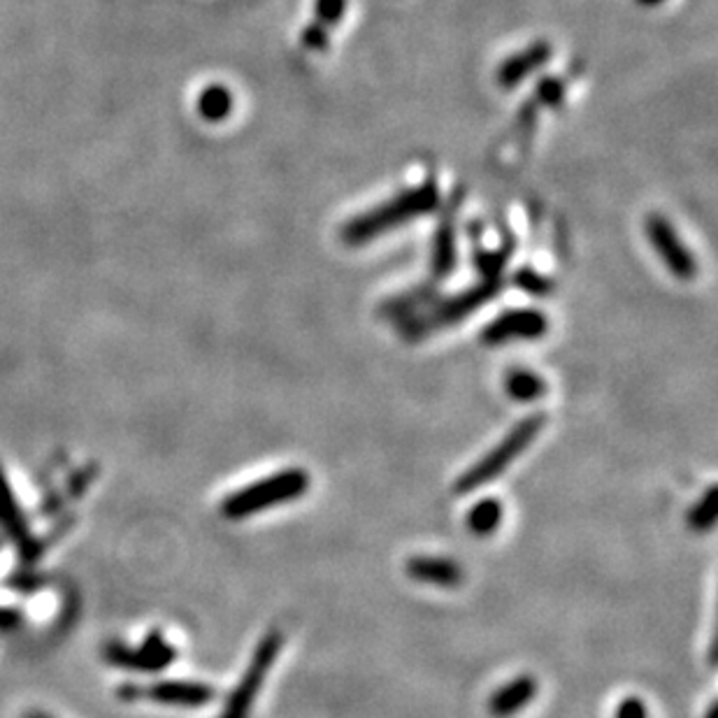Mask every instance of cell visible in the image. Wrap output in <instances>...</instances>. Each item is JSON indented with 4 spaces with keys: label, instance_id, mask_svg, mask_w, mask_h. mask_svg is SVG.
Segmentation results:
<instances>
[{
    "label": "cell",
    "instance_id": "6da1fadb",
    "mask_svg": "<svg viewBox=\"0 0 718 718\" xmlns=\"http://www.w3.org/2000/svg\"><path fill=\"white\" fill-rule=\"evenodd\" d=\"M439 208V189L435 182L416 184L388 198L386 203L354 216L342 226V242L346 246H365L382 235L412 224L414 219L433 214Z\"/></svg>",
    "mask_w": 718,
    "mask_h": 718
},
{
    "label": "cell",
    "instance_id": "7a4b0ae2",
    "mask_svg": "<svg viewBox=\"0 0 718 718\" xmlns=\"http://www.w3.org/2000/svg\"><path fill=\"white\" fill-rule=\"evenodd\" d=\"M307 488H310V475L305 469L286 467L256 484H250L231 493L229 498L221 503V514L231 518V522H242V518H250L270 507H280L299 500L301 495H305Z\"/></svg>",
    "mask_w": 718,
    "mask_h": 718
},
{
    "label": "cell",
    "instance_id": "3957f363",
    "mask_svg": "<svg viewBox=\"0 0 718 718\" xmlns=\"http://www.w3.org/2000/svg\"><path fill=\"white\" fill-rule=\"evenodd\" d=\"M503 289V277H482L479 284L469 286L456 295H449V299H442L435 303L428 312L424 314H414L405 318L401 324V335L407 340H421L435 331L449 328L454 324H461L463 318H467L493 299H498V293Z\"/></svg>",
    "mask_w": 718,
    "mask_h": 718
},
{
    "label": "cell",
    "instance_id": "277c9868",
    "mask_svg": "<svg viewBox=\"0 0 718 718\" xmlns=\"http://www.w3.org/2000/svg\"><path fill=\"white\" fill-rule=\"evenodd\" d=\"M544 424H547V416L544 414H530L518 421V424L500 439L498 447H493L482 461L465 469V473L456 479L454 491L461 495H467L482 486L493 484L537 439Z\"/></svg>",
    "mask_w": 718,
    "mask_h": 718
},
{
    "label": "cell",
    "instance_id": "5b68a950",
    "mask_svg": "<svg viewBox=\"0 0 718 718\" xmlns=\"http://www.w3.org/2000/svg\"><path fill=\"white\" fill-rule=\"evenodd\" d=\"M282 647H284L282 630L272 628V630H267L263 635V639L259 641V647H256L250 665H246V670H244L240 684L231 692V698H229V702H226V707H224V711H221L219 718H250V714L254 709V702H256L259 692L263 688V681L270 675L272 665H275Z\"/></svg>",
    "mask_w": 718,
    "mask_h": 718
},
{
    "label": "cell",
    "instance_id": "8992f818",
    "mask_svg": "<svg viewBox=\"0 0 718 718\" xmlns=\"http://www.w3.org/2000/svg\"><path fill=\"white\" fill-rule=\"evenodd\" d=\"M647 237L654 246V252L658 254V259L665 263V267L673 272V277L688 282L696 277L698 272V263L692 259L690 250L684 244V240L679 237V233L675 231V226L667 221V216L663 214H651L647 219Z\"/></svg>",
    "mask_w": 718,
    "mask_h": 718
},
{
    "label": "cell",
    "instance_id": "52a82bcc",
    "mask_svg": "<svg viewBox=\"0 0 718 718\" xmlns=\"http://www.w3.org/2000/svg\"><path fill=\"white\" fill-rule=\"evenodd\" d=\"M105 656L112 665L127 667V670L161 673L172 660L178 658V651L161 633H152L138 649H131V647H127V644L112 641V644H108Z\"/></svg>",
    "mask_w": 718,
    "mask_h": 718
},
{
    "label": "cell",
    "instance_id": "ba28073f",
    "mask_svg": "<svg viewBox=\"0 0 718 718\" xmlns=\"http://www.w3.org/2000/svg\"><path fill=\"white\" fill-rule=\"evenodd\" d=\"M549 331V318L539 310H505L484 326L482 342L488 346L512 340H539Z\"/></svg>",
    "mask_w": 718,
    "mask_h": 718
},
{
    "label": "cell",
    "instance_id": "9c48e42d",
    "mask_svg": "<svg viewBox=\"0 0 718 718\" xmlns=\"http://www.w3.org/2000/svg\"><path fill=\"white\" fill-rule=\"evenodd\" d=\"M121 696H146L159 705L198 709L208 707L216 698V690L203 681H161L154 684L150 690H121Z\"/></svg>",
    "mask_w": 718,
    "mask_h": 718
},
{
    "label": "cell",
    "instance_id": "30bf717a",
    "mask_svg": "<svg viewBox=\"0 0 718 718\" xmlns=\"http://www.w3.org/2000/svg\"><path fill=\"white\" fill-rule=\"evenodd\" d=\"M552 57H554L552 44L547 40H537L526 49H522L518 54H512L509 59H505L498 68L495 80H498L500 89L509 91L522 84L528 75H533V72H537L542 65H547Z\"/></svg>",
    "mask_w": 718,
    "mask_h": 718
},
{
    "label": "cell",
    "instance_id": "8fae6325",
    "mask_svg": "<svg viewBox=\"0 0 718 718\" xmlns=\"http://www.w3.org/2000/svg\"><path fill=\"white\" fill-rule=\"evenodd\" d=\"M407 577L418 584L456 588L463 584V567L449 558L414 556L407 560Z\"/></svg>",
    "mask_w": 718,
    "mask_h": 718
},
{
    "label": "cell",
    "instance_id": "7c38bea8",
    "mask_svg": "<svg viewBox=\"0 0 718 718\" xmlns=\"http://www.w3.org/2000/svg\"><path fill=\"white\" fill-rule=\"evenodd\" d=\"M537 696V679L535 677H516L503 688H498L488 698V714L493 718H509L526 709Z\"/></svg>",
    "mask_w": 718,
    "mask_h": 718
},
{
    "label": "cell",
    "instance_id": "4fadbf2b",
    "mask_svg": "<svg viewBox=\"0 0 718 718\" xmlns=\"http://www.w3.org/2000/svg\"><path fill=\"white\" fill-rule=\"evenodd\" d=\"M458 263V250H456V233L454 224L447 219L433 237V256H431V270L435 280H449L454 275Z\"/></svg>",
    "mask_w": 718,
    "mask_h": 718
},
{
    "label": "cell",
    "instance_id": "5bb4252c",
    "mask_svg": "<svg viewBox=\"0 0 718 718\" xmlns=\"http://www.w3.org/2000/svg\"><path fill=\"white\" fill-rule=\"evenodd\" d=\"M0 528H3L19 544H23L31 537L29 524L27 518H23L21 507L14 500V493L3 467H0Z\"/></svg>",
    "mask_w": 718,
    "mask_h": 718
},
{
    "label": "cell",
    "instance_id": "9a60e30c",
    "mask_svg": "<svg viewBox=\"0 0 718 718\" xmlns=\"http://www.w3.org/2000/svg\"><path fill=\"white\" fill-rule=\"evenodd\" d=\"M233 93L229 91V87L224 84H210L201 91V95H198V101H195V108H198V114H201L205 121H224L231 117L233 112Z\"/></svg>",
    "mask_w": 718,
    "mask_h": 718
},
{
    "label": "cell",
    "instance_id": "2e32d148",
    "mask_svg": "<svg viewBox=\"0 0 718 718\" xmlns=\"http://www.w3.org/2000/svg\"><path fill=\"white\" fill-rule=\"evenodd\" d=\"M505 391L516 403H533L547 393V382H544L539 375L530 373V370L516 367L505 377Z\"/></svg>",
    "mask_w": 718,
    "mask_h": 718
},
{
    "label": "cell",
    "instance_id": "e0dca14e",
    "mask_svg": "<svg viewBox=\"0 0 718 718\" xmlns=\"http://www.w3.org/2000/svg\"><path fill=\"white\" fill-rule=\"evenodd\" d=\"M503 524V503L484 498L467 512V530L477 537H488Z\"/></svg>",
    "mask_w": 718,
    "mask_h": 718
},
{
    "label": "cell",
    "instance_id": "ac0fdd59",
    "mask_svg": "<svg viewBox=\"0 0 718 718\" xmlns=\"http://www.w3.org/2000/svg\"><path fill=\"white\" fill-rule=\"evenodd\" d=\"M716 524V486H709L702 498L688 512V526L696 533L711 530Z\"/></svg>",
    "mask_w": 718,
    "mask_h": 718
},
{
    "label": "cell",
    "instance_id": "d6986e66",
    "mask_svg": "<svg viewBox=\"0 0 718 718\" xmlns=\"http://www.w3.org/2000/svg\"><path fill=\"white\" fill-rule=\"evenodd\" d=\"M512 282H514V286L518 291L535 295V299H544V295L554 293V282L547 275H542V272L533 270V267H518L514 272Z\"/></svg>",
    "mask_w": 718,
    "mask_h": 718
},
{
    "label": "cell",
    "instance_id": "ffe728a7",
    "mask_svg": "<svg viewBox=\"0 0 718 718\" xmlns=\"http://www.w3.org/2000/svg\"><path fill=\"white\" fill-rule=\"evenodd\" d=\"M431 299H433V293H424V291L403 293V295H398V299L388 301L382 310H386V314L393 318H409L412 314H416L418 307H424Z\"/></svg>",
    "mask_w": 718,
    "mask_h": 718
},
{
    "label": "cell",
    "instance_id": "44dd1931",
    "mask_svg": "<svg viewBox=\"0 0 718 718\" xmlns=\"http://www.w3.org/2000/svg\"><path fill=\"white\" fill-rule=\"evenodd\" d=\"M535 98L544 108H558L565 101V82L554 75L542 78L535 87Z\"/></svg>",
    "mask_w": 718,
    "mask_h": 718
},
{
    "label": "cell",
    "instance_id": "7402d4cb",
    "mask_svg": "<svg viewBox=\"0 0 718 718\" xmlns=\"http://www.w3.org/2000/svg\"><path fill=\"white\" fill-rule=\"evenodd\" d=\"M509 259V246L503 252H475V265L482 277H503V270Z\"/></svg>",
    "mask_w": 718,
    "mask_h": 718
},
{
    "label": "cell",
    "instance_id": "603a6c76",
    "mask_svg": "<svg viewBox=\"0 0 718 718\" xmlns=\"http://www.w3.org/2000/svg\"><path fill=\"white\" fill-rule=\"evenodd\" d=\"M346 10V0H316L314 3V12H316V23L321 27H326L331 31V27L342 19Z\"/></svg>",
    "mask_w": 718,
    "mask_h": 718
},
{
    "label": "cell",
    "instance_id": "cb8c5ba5",
    "mask_svg": "<svg viewBox=\"0 0 718 718\" xmlns=\"http://www.w3.org/2000/svg\"><path fill=\"white\" fill-rule=\"evenodd\" d=\"M301 42L310 52H326L328 44H331V33L326 27H321V23H310V27L303 29Z\"/></svg>",
    "mask_w": 718,
    "mask_h": 718
},
{
    "label": "cell",
    "instance_id": "d4e9b609",
    "mask_svg": "<svg viewBox=\"0 0 718 718\" xmlns=\"http://www.w3.org/2000/svg\"><path fill=\"white\" fill-rule=\"evenodd\" d=\"M614 718H649V709L639 698L630 696V698L621 700V705H618Z\"/></svg>",
    "mask_w": 718,
    "mask_h": 718
},
{
    "label": "cell",
    "instance_id": "484cf974",
    "mask_svg": "<svg viewBox=\"0 0 718 718\" xmlns=\"http://www.w3.org/2000/svg\"><path fill=\"white\" fill-rule=\"evenodd\" d=\"M637 3H639V6H644V8H656V6L665 3V0H637Z\"/></svg>",
    "mask_w": 718,
    "mask_h": 718
},
{
    "label": "cell",
    "instance_id": "4316f807",
    "mask_svg": "<svg viewBox=\"0 0 718 718\" xmlns=\"http://www.w3.org/2000/svg\"><path fill=\"white\" fill-rule=\"evenodd\" d=\"M23 718H52V716L44 711H29V714H23Z\"/></svg>",
    "mask_w": 718,
    "mask_h": 718
},
{
    "label": "cell",
    "instance_id": "83f0119b",
    "mask_svg": "<svg viewBox=\"0 0 718 718\" xmlns=\"http://www.w3.org/2000/svg\"><path fill=\"white\" fill-rule=\"evenodd\" d=\"M716 714H718V702L714 700V702L709 705V709H707V716H705V718H716Z\"/></svg>",
    "mask_w": 718,
    "mask_h": 718
}]
</instances>
